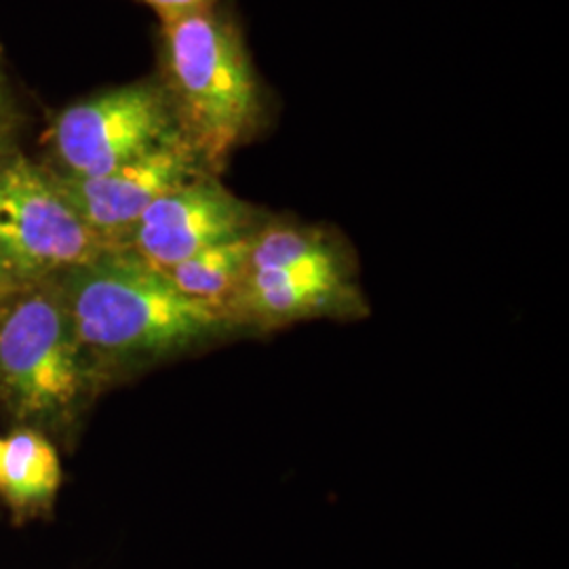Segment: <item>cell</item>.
Wrapping results in <instances>:
<instances>
[{"mask_svg": "<svg viewBox=\"0 0 569 569\" xmlns=\"http://www.w3.org/2000/svg\"><path fill=\"white\" fill-rule=\"evenodd\" d=\"M159 56V81L180 133L216 176L268 119L239 20L222 0H207L197 11L161 23Z\"/></svg>", "mask_w": 569, "mask_h": 569, "instance_id": "6da1fadb", "label": "cell"}, {"mask_svg": "<svg viewBox=\"0 0 569 569\" xmlns=\"http://www.w3.org/2000/svg\"><path fill=\"white\" fill-rule=\"evenodd\" d=\"M262 224L253 204L204 173L150 204L122 247L146 264L169 270L213 244L249 237Z\"/></svg>", "mask_w": 569, "mask_h": 569, "instance_id": "8992f818", "label": "cell"}, {"mask_svg": "<svg viewBox=\"0 0 569 569\" xmlns=\"http://www.w3.org/2000/svg\"><path fill=\"white\" fill-rule=\"evenodd\" d=\"M16 291H20V287L13 283V279L7 274V270L0 264V302L11 298Z\"/></svg>", "mask_w": 569, "mask_h": 569, "instance_id": "7c38bea8", "label": "cell"}, {"mask_svg": "<svg viewBox=\"0 0 569 569\" xmlns=\"http://www.w3.org/2000/svg\"><path fill=\"white\" fill-rule=\"evenodd\" d=\"M84 382L82 346L60 291H30L0 315V385L23 416L72 406Z\"/></svg>", "mask_w": 569, "mask_h": 569, "instance_id": "5b68a950", "label": "cell"}, {"mask_svg": "<svg viewBox=\"0 0 569 569\" xmlns=\"http://www.w3.org/2000/svg\"><path fill=\"white\" fill-rule=\"evenodd\" d=\"M61 465L56 448L37 430H16L4 439L0 491L16 509L47 505L60 489Z\"/></svg>", "mask_w": 569, "mask_h": 569, "instance_id": "30bf717a", "label": "cell"}, {"mask_svg": "<svg viewBox=\"0 0 569 569\" xmlns=\"http://www.w3.org/2000/svg\"><path fill=\"white\" fill-rule=\"evenodd\" d=\"M2 449H4V439H0V462H2Z\"/></svg>", "mask_w": 569, "mask_h": 569, "instance_id": "9a60e30c", "label": "cell"}, {"mask_svg": "<svg viewBox=\"0 0 569 569\" xmlns=\"http://www.w3.org/2000/svg\"><path fill=\"white\" fill-rule=\"evenodd\" d=\"M4 103H0V142H2V136H4Z\"/></svg>", "mask_w": 569, "mask_h": 569, "instance_id": "4fadbf2b", "label": "cell"}, {"mask_svg": "<svg viewBox=\"0 0 569 569\" xmlns=\"http://www.w3.org/2000/svg\"><path fill=\"white\" fill-rule=\"evenodd\" d=\"M108 249L63 197L58 180L26 157L0 163V264L20 289L87 264Z\"/></svg>", "mask_w": 569, "mask_h": 569, "instance_id": "3957f363", "label": "cell"}, {"mask_svg": "<svg viewBox=\"0 0 569 569\" xmlns=\"http://www.w3.org/2000/svg\"><path fill=\"white\" fill-rule=\"evenodd\" d=\"M140 2L154 11L161 23H167V21L178 20V18L197 11L199 7H203L207 0H140Z\"/></svg>", "mask_w": 569, "mask_h": 569, "instance_id": "8fae6325", "label": "cell"}, {"mask_svg": "<svg viewBox=\"0 0 569 569\" xmlns=\"http://www.w3.org/2000/svg\"><path fill=\"white\" fill-rule=\"evenodd\" d=\"M346 289L342 253L331 247L300 264L247 270L230 315L234 323H287L342 302Z\"/></svg>", "mask_w": 569, "mask_h": 569, "instance_id": "ba28073f", "label": "cell"}, {"mask_svg": "<svg viewBox=\"0 0 569 569\" xmlns=\"http://www.w3.org/2000/svg\"><path fill=\"white\" fill-rule=\"evenodd\" d=\"M180 138L159 79L129 82L72 103L51 129L56 157L68 178H98Z\"/></svg>", "mask_w": 569, "mask_h": 569, "instance_id": "277c9868", "label": "cell"}, {"mask_svg": "<svg viewBox=\"0 0 569 569\" xmlns=\"http://www.w3.org/2000/svg\"><path fill=\"white\" fill-rule=\"evenodd\" d=\"M58 291L82 350L106 357L167 355L237 326L124 247L63 272Z\"/></svg>", "mask_w": 569, "mask_h": 569, "instance_id": "7a4b0ae2", "label": "cell"}, {"mask_svg": "<svg viewBox=\"0 0 569 569\" xmlns=\"http://www.w3.org/2000/svg\"><path fill=\"white\" fill-rule=\"evenodd\" d=\"M0 103H4V77H2V68H0Z\"/></svg>", "mask_w": 569, "mask_h": 569, "instance_id": "5bb4252c", "label": "cell"}, {"mask_svg": "<svg viewBox=\"0 0 569 569\" xmlns=\"http://www.w3.org/2000/svg\"><path fill=\"white\" fill-rule=\"evenodd\" d=\"M204 173L209 169L201 157L180 138L98 178L56 176V180L82 222L103 243L122 247L150 204Z\"/></svg>", "mask_w": 569, "mask_h": 569, "instance_id": "52a82bcc", "label": "cell"}, {"mask_svg": "<svg viewBox=\"0 0 569 569\" xmlns=\"http://www.w3.org/2000/svg\"><path fill=\"white\" fill-rule=\"evenodd\" d=\"M253 234L213 244L163 272L183 296L230 315L249 270Z\"/></svg>", "mask_w": 569, "mask_h": 569, "instance_id": "9c48e42d", "label": "cell"}]
</instances>
